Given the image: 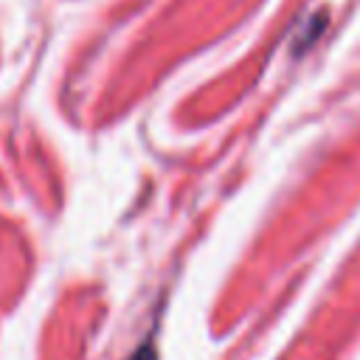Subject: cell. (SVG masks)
I'll return each mask as SVG.
<instances>
[{
  "instance_id": "cell-1",
  "label": "cell",
  "mask_w": 360,
  "mask_h": 360,
  "mask_svg": "<svg viewBox=\"0 0 360 360\" xmlns=\"http://www.w3.org/2000/svg\"><path fill=\"white\" fill-rule=\"evenodd\" d=\"M129 360H158V354H155V349H152V343H143Z\"/></svg>"
}]
</instances>
